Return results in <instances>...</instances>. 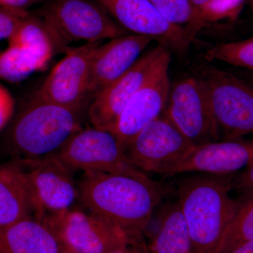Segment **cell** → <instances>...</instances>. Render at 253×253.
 <instances>
[{"instance_id": "cell-31", "label": "cell", "mask_w": 253, "mask_h": 253, "mask_svg": "<svg viewBox=\"0 0 253 253\" xmlns=\"http://www.w3.org/2000/svg\"><path fill=\"white\" fill-rule=\"evenodd\" d=\"M43 1L44 0H0V7L27 10L30 6Z\"/></svg>"}, {"instance_id": "cell-7", "label": "cell", "mask_w": 253, "mask_h": 253, "mask_svg": "<svg viewBox=\"0 0 253 253\" xmlns=\"http://www.w3.org/2000/svg\"><path fill=\"white\" fill-rule=\"evenodd\" d=\"M72 172H100L149 177L133 166L111 131L81 128L54 153Z\"/></svg>"}, {"instance_id": "cell-16", "label": "cell", "mask_w": 253, "mask_h": 253, "mask_svg": "<svg viewBox=\"0 0 253 253\" xmlns=\"http://www.w3.org/2000/svg\"><path fill=\"white\" fill-rule=\"evenodd\" d=\"M253 162V139L219 140L196 146L172 174L203 172L231 175Z\"/></svg>"}, {"instance_id": "cell-33", "label": "cell", "mask_w": 253, "mask_h": 253, "mask_svg": "<svg viewBox=\"0 0 253 253\" xmlns=\"http://www.w3.org/2000/svg\"><path fill=\"white\" fill-rule=\"evenodd\" d=\"M246 78H247L248 81L249 83L252 84L253 85V72L252 71H250V73H246Z\"/></svg>"}, {"instance_id": "cell-8", "label": "cell", "mask_w": 253, "mask_h": 253, "mask_svg": "<svg viewBox=\"0 0 253 253\" xmlns=\"http://www.w3.org/2000/svg\"><path fill=\"white\" fill-rule=\"evenodd\" d=\"M15 162L28 186L34 208V217L44 218L72 208L78 199L73 172L56 155L36 158H18Z\"/></svg>"}, {"instance_id": "cell-20", "label": "cell", "mask_w": 253, "mask_h": 253, "mask_svg": "<svg viewBox=\"0 0 253 253\" xmlns=\"http://www.w3.org/2000/svg\"><path fill=\"white\" fill-rule=\"evenodd\" d=\"M150 253H192L191 239L178 201L165 206L157 231L149 246Z\"/></svg>"}, {"instance_id": "cell-24", "label": "cell", "mask_w": 253, "mask_h": 253, "mask_svg": "<svg viewBox=\"0 0 253 253\" xmlns=\"http://www.w3.org/2000/svg\"><path fill=\"white\" fill-rule=\"evenodd\" d=\"M246 0H210L201 18L202 28L206 23L222 20L234 21L244 8Z\"/></svg>"}, {"instance_id": "cell-32", "label": "cell", "mask_w": 253, "mask_h": 253, "mask_svg": "<svg viewBox=\"0 0 253 253\" xmlns=\"http://www.w3.org/2000/svg\"><path fill=\"white\" fill-rule=\"evenodd\" d=\"M230 253H253V239L239 245L231 251Z\"/></svg>"}, {"instance_id": "cell-15", "label": "cell", "mask_w": 253, "mask_h": 253, "mask_svg": "<svg viewBox=\"0 0 253 253\" xmlns=\"http://www.w3.org/2000/svg\"><path fill=\"white\" fill-rule=\"evenodd\" d=\"M152 40L139 35H126L99 44L91 60L89 97L121 77L139 59Z\"/></svg>"}, {"instance_id": "cell-3", "label": "cell", "mask_w": 253, "mask_h": 253, "mask_svg": "<svg viewBox=\"0 0 253 253\" xmlns=\"http://www.w3.org/2000/svg\"><path fill=\"white\" fill-rule=\"evenodd\" d=\"M81 110L48 102L33 96L14 118L9 141L19 158H36L56 152L81 129Z\"/></svg>"}, {"instance_id": "cell-6", "label": "cell", "mask_w": 253, "mask_h": 253, "mask_svg": "<svg viewBox=\"0 0 253 253\" xmlns=\"http://www.w3.org/2000/svg\"><path fill=\"white\" fill-rule=\"evenodd\" d=\"M39 15L66 47L73 42H98L127 33L94 0H51Z\"/></svg>"}, {"instance_id": "cell-17", "label": "cell", "mask_w": 253, "mask_h": 253, "mask_svg": "<svg viewBox=\"0 0 253 253\" xmlns=\"http://www.w3.org/2000/svg\"><path fill=\"white\" fill-rule=\"evenodd\" d=\"M61 250L54 234L34 217L0 228V253H59Z\"/></svg>"}, {"instance_id": "cell-21", "label": "cell", "mask_w": 253, "mask_h": 253, "mask_svg": "<svg viewBox=\"0 0 253 253\" xmlns=\"http://www.w3.org/2000/svg\"><path fill=\"white\" fill-rule=\"evenodd\" d=\"M44 70L41 61L30 50L9 46L0 53V80L19 83L36 71Z\"/></svg>"}, {"instance_id": "cell-12", "label": "cell", "mask_w": 253, "mask_h": 253, "mask_svg": "<svg viewBox=\"0 0 253 253\" xmlns=\"http://www.w3.org/2000/svg\"><path fill=\"white\" fill-rule=\"evenodd\" d=\"M126 32L148 37L184 56L194 41L185 27L173 24L149 0H94Z\"/></svg>"}, {"instance_id": "cell-2", "label": "cell", "mask_w": 253, "mask_h": 253, "mask_svg": "<svg viewBox=\"0 0 253 253\" xmlns=\"http://www.w3.org/2000/svg\"><path fill=\"white\" fill-rule=\"evenodd\" d=\"M233 175H193L178 179V202L189 231L192 253H218L235 216Z\"/></svg>"}, {"instance_id": "cell-11", "label": "cell", "mask_w": 253, "mask_h": 253, "mask_svg": "<svg viewBox=\"0 0 253 253\" xmlns=\"http://www.w3.org/2000/svg\"><path fill=\"white\" fill-rule=\"evenodd\" d=\"M167 106L166 114L196 146L220 140L207 87L201 78L176 82L171 87Z\"/></svg>"}, {"instance_id": "cell-5", "label": "cell", "mask_w": 253, "mask_h": 253, "mask_svg": "<svg viewBox=\"0 0 253 253\" xmlns=\"http://www.w3.org/2000/svg\"><path fill=\"white\" fill-rule=\"evenodd\" d=\"M42 222L61 247L76 253H111L126 247L134 237L106 218L73 208Z\"/></svg>"}, {"instance_id": "cell-4", "label": "cell", "mask_w": 253, "mask_h": 253, "mask_svg": "<svg viewBox=\"0 0 253 253\" xmlns=\"http://www.w3.org/2000/svg\"><path fill=\"white\" fill-rule=\"evenodd\" d=\"M207 87L220 140L253 134V85L232 73L207 66L200 77Z\"/></svg>"}, {"instance_id": "cell-23", "label": "cell", "mask_w": 253, "mask_h": 253, "mask_svg": "<svg viewBox=\"0 0 253 253\" xmlns=\"http://www.w3.org/2000/svg\"><path fill=\"white\" fill-rule=\"evenodd\" d=\"M204 58L208 61H221L253 72V37L214 46L205 53Z\"/></svg>"}, {"instance_id": "cell-9", "label": "cell", "mask_w": 253, "mask_h": 253, "mask_svg": "<svg viewBox=\"0 0 253 253\" xmlns=\"http://www.w3.org/2000/svg\"><path fill=\"white\" fill-rule=\"evenodd\" d=\"M196 146L164 111L132 138L125 152L129 162L142 172L170 175Z\"/></svg>"}, {"instance_id": "cell-35", "label": "cell", "mask_w": 253, "mask_h": 253, "mask_svg": "<svg viewBox=\"0 0 253 253\" xmlns=\"http://www.w3.org/2000/svg\"><path fill=\"white\" fill-rule=\"evenodd\" d=\"M249 4L251 5V8H252L253 11V0H249Z\"/></svg>"}, {"instance_id": "cell-18", "label": "cell", "mask_w": 253, "mask_h": 253, "mask_svg": "<svg viewBox=\"0 0 253 253\" xmlns=\"http://www.w3.org/2000/svg\"><path fill=\"white\" fill-rule=\"evenodd\" d=\"M34 216L31 195L17 163L0 165V228Z\"/></svg>"}, {"instance_id": "cell-10", "label": "cell", "mask_w": 253, "mask_h": 253, "mask_svg": "<svg viewBox=\"0 0 253 253\" xmlns=\"http://www.w3.org/2000/svg\"><path fill=\"white\" fill-rule=\"evenodd\" d=\"M169 59L170 50L158 44L140 56L121 77L95 95L88 111L91 126L113 133L120 115L129 100Z\"/></svg>"}, {"instance_id": "cell-25", "label": "cell", "mask_w": 253, "mask_h": 253, "mask_svg": "<svg viewBox=\"0 0 253 253\" xmlns=\"http://www.w3.org/2000/svg\"><path fill=\"white\" fill-rule=\"evenodd\" d=\"M169 22L186 27L192 20L189 0H149Z\"/></svg>"}, {"instance_id": "cell-26", "label": "cell", "mask_w": 253, "mask_h": 253, "mask_svg": "<svg viewBox=\"0 0 253 253\" xmlns=\"http://www.w3.org/2000/svg\"><path fill=\"white\" fill-rule=\"evenodd\" d=\"M30 13L28 10L0 7V41L9 39L18 25Z\"/></svg>"}, {"instance_id": "cell-22", "label": "cell", "mask_w": 253, "mask_h": 253, "mask_svg": "<svg viewBox=\"0 0 253 253\" xmlns=\"http://www.w3.org/2000/svg\"><path fill=\"white\" fill-rule=\"evenodd\" d=\"M245 193L244 199L237 201L235 216L218 253H230L239 245L253 239V191Z\"/></svg>"}, {"instance_id": "cell-29", "label": "cell", "mask_w": 253, "mask_h": 253, "mask_svg": "<svg viewBox=\"0 0 253 253\" xmlns=\"http://www.w3.org/2000/svg\"><path fill=\"white\" fill-rule=\"evenodd\" d=\"M232 189L241 190L244 192L253 191V162L238 175L231 178Z\"/></svg>"}, {"instance_id": "cell-34", "label": "cell", "mask_w": 253, "mask_h": 253, "mask_svg": "<svg viewBox=\"0 0 253 253\" xmlns=\"http://www.w3.org/2000/svg\"><path fill=\"white\" fill-rule=\"evenodd\" d=\"M59 253H76L74 252H72V251H68V250H66L63 249V248L61 247V251H60Z\"/></svg>"}, {"instance_id": "cell-1", "label": "cell", "mask_w": 253, "mask_h": 253, "mask_svg": "<svg viewBox=\"0 0 253 253\" xmlns=\"http://www.w3.org/2000/svg\"><path fill=\"white\" fill-rule=\"evenodd\" d=\"M78 189L83 207L131 236L146 230L166 192L162 184L149 177L100 172H84Z\"/></svg>"}, {"instance_id": "cell-27", "label": "cell", "mask_w": 253, "mask_h": 253, "mask_svg": "<svg viewBox=\"0 0 253 253\" xmlns=\"http://www.w3.org/2000/svg\"><path fill=\"white\" fill-rule=\"evenodd\" d=\"M15 112V100L11 91L0 84V131L9 124Z\"/></svg>"}, {"instance_id": "cell-28", "label": "cell", "mask_w": 253, "mask_h": 253, "mask_svg": "<svg viewBox=\"0 0 253 253\" xmlns=\"http://www.w3.org/2000/svg\"><path fill=\"white\" fill-rule=\"evenodd\" d=\"M192 10V20L189 26L185 27L189 34L193 38H195L202 28L201 23V16L206 5L210 0H189Z\"/></svg>"}, {"instance_id": "cell-13", "label": "cell", "mask_w": 253, "mask_h": 253, "mask_svg": "<svg viewBox=\"0 0 253 253\" xmlns=\"http://www.w3.org/2000/svg\"><path fill=\"white\" fill-rule=\"evenodd\" d=\"M85 43L78 47H68L59 61L33 96L48 102L81 110L89 99L91 60L101 44Z\"/></svg>"}, {"instance_id": "cell-14", "label": "cell", "mask_w": 253, "mask_h": 253, "mask_svg": "<svg viewBox=\"0 0 253 253\" xmlns=\"http://www.w3.org/2000/svg\"><path fill=\"white\" fill-rule=\"evenodd\" d=\"M171 59L160 66L126 104L118 118L113 134L123 149L145 126L166 111L171 86L169 69Z\"/></svg>"}, {"instance_id": "cell-30", "label": "cell", "mask_w": 253, "mask_h": 253, "mask_svg": "<svg viewBox=\"0 0 253 253\" xmlns=\"http://www.w3.org/2000/svg\"><path fill=\"white\" fill-rule=\"evenodd\" d=\"M111 253H150L142 235L134 236L126 247Z\"/></svg>"}, {"instance_id": "cell-19", "label": "cell", "mask_w": 253, "mask_h": 253, "mask_svg": "<svg viewBox=\"0 0 253 253\" xmlns=\"http://www.w3.org/2000/svg\"><path fill=\"white\" fill-rule=\"evenodd\" d=\"M9 46H17L30 50L45 68L58 53H65L68 47L63 45L49 24L39 14L30 13L18 25L8 39Z\"/></svg>"}]
</instances>
